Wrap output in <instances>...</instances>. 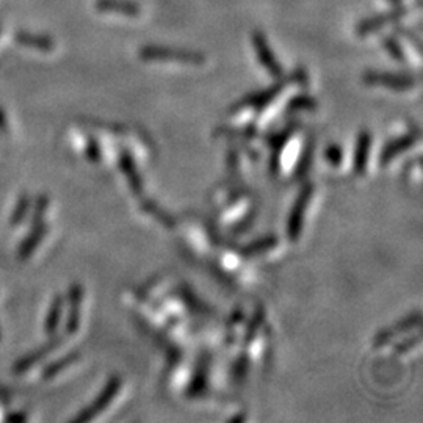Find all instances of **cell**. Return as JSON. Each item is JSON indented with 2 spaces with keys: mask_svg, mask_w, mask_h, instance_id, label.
<instances>
[{
  "mask_svg": "<svg viewBox=\"0 0 423 423\" xmlns=\"http://www.w3.org/2000/svg\"><path fill=\"white\" fill-rule=\"evenodd\" d=\"M140 57L145 62H175L182 65L198 66L206 62V57L199 52L171 49L165 46H145L140 50Z\"/></svg>",
  "mask_w": 423,
  "mask_h": 423,
  "instance_id": "obj_1",
  "label": "cell"
},
{
  "mask_svg": "<svg viewBox=\"0 0 423 423\" xmlns=\"http://www.w3.org/2000/svg\"><path fill=\"white\" fill-rule=\"evenodd\" d=\"M364 82L368 85L386 87L395 92H406L417 85V79L407 74H390V72H380V71H367L364 74Z\"/></svg>",
  "mask_w": 423,
  "mask_h": 423,
  "instance_id": "obj_2",
  "label": "cell"
},
{
  "mask_svg": "<svg viewBox=\"0 0 423 423\" xmlns=\"http://www.w3.org/2000/svg\"><path fill=\"white\" fill-rule=\"evenodd\" d=\"M119 386H121V381H119L118 376L110 378L109 383L105 384L104 390L101 392V395L97 397L94 402L87 407V410H83L77 415V417L74 419V422H89V420H93L97 414H101L105 410V407H107L113 402V398H115L116 394H118Z\"/></svg>",
  "mask_w": 423,
  "mask_h": 423,
  "instance_id": "obj_3",
  "label": "cell"
},
{
  "mask_svg": "<svg viewBox=\"0 0 423 423\" xmlns=\"http://www.w3.org/2000/svg\"><path fill=\"white\" fill-rule=\"evenodd\" d=\"M253 46H254L256 55H258L260 65L265 67L267 72L270 75H273V77H281L282 66L279 65L276 55L273 54V50H271L265 35L259 32V30H256V32L253 33Z\"/></svg>",
  "mask_w": 423,
  "mask_h": 423,
  "instance_id": "obj_4",
  "label": "cell"
},
{
  "mask_svg": "<svg viewBox=\"0 0 423 423\" xmlns=\"http://www.w3.org/2000/svg\"><path fill=\"white\" fill-rule=\"evenodd\" d=\"M405 14H406L405 6L395 5L394 10L381 13V14H375V16H370L364 21H361L356 26V33L359 36H367L372 32H378V30H381L383 27L392 24V22L400 21L405 16Z\"/></svg>",
  "mask_w": 423,
  "mask_h": 423,
  "instance_id": "obj_5",
  "label": "cell"
},
{
  "mask_svg": "<svg viewBox=\"0 0 423 423\" xmlns=\"http://www.w3.org/2000/svg\"><path fill=\"white\" fill-rule=\"evenodd\" d=\"M63 344V339L62 337H54V339H50V341L48 342V344H44L43 346H40V348L38 350H35V351H32V353H28V354H26L24 358H21L16 364H14V367H13V370L16 373H24V372H27L28 368H32L35 364H38V362L40 361H43L44 358L48 356L49 353H52L54 351L55 348H58L60 345Z\"/></svg>",
  "mask_w": 423,
  "mask_h": 423,
  "instance_id": "obj_6",
  "label": "cell"
},
{
  "mask_svg": "<svg viewBox=\"0 0 423 423\" xmlns=\"http://www.w3.org/2000/svg\"><path fill=\"white\" fill-rule=\"evenodd\" d=\"M314 187L312 184H307L303 190H301L300 198L297 199V204L292 210L290 220H289V236L292 240H297L300 237L301 232V226H303V216H304V209L309 202V198H311Z\"/></svg>",
  "mask_w": 423,
  "mask_h": 423,
  "instance_id": "obj_7",
  "label": "cell"
},
{
  "mask_svg": "<svg viewBox=\"0 0 423 423\" xmlns=\"http://www.w3.org/2000/svg\"><path fill=\"white\" fill-rule=\"evenodd\" d=\"M48 231H49V228L44 221L30 224V231L27 234V237L22 240L21 245H19V251H18L19 259H22V260L28 259L30 256H32L36 251V248L40 246L43 238L46 237Z\"/></svg>",
  "mask_w": 423,
  "mask_h": 423,
  "instance_id": "obj_8",
  "label": "cell"
},
{
  "mask_svg": "<svg viewBox=\"0 0 423 423\" xmlns=\"http://www.w3.org/2000/svg\"><path fill=\"white\" fill-rule=\"evenodd\" d=\"M82 287L79 284H72L70 293H67V301H70V311H67L66 331L74 334L79 329L80 324V304H82Z\"/></svg>",
  "mask_w": 423,
  "mask_h": 423,
  "instance_id": "obj_9",
  "label": "cell"
},
{
  "mask_svg": "<svg viewBox=\"0 0 423 423\" xmlns=\"http://www.w3.org/2000/svg\"><path fill=\"white\" fill-rule=\"evenodd\" d=\"M282 87H284V83H279V85L263 89V92H258L251 96H246L243 101H240L236 105V109H246V107L260 109V107H263V105H267L268 102L273 101L275 97L282 92Z\"/></svg>",
  "mask_w": 423,
  "mask_h": 423,
  "instance_id": "obj_10",
  "label": "cell"
},
{
  "mask_svg": "<svg viewBox=\"0 0 423 423\" xmlns=\"http://www.w3.org/2000/svg\"><path fill=\"white\" fill-rule=\"evenodd\" d=\"M97 6H99L101 11L123 14V16L129 18L140 16V6L129 2V0H99Z\"/></svg>",
  "mask_w": 423,
  "mask_h": 423,
  "instance_id": "obj_11",
  "label": "cell"
},
{
  "mask_svg": "<svg viewBox=\"0 0 423 423\" xmlns=\"http://www.w3.org/2000/svg\"><path fill=\"white\" fill-rule=\"evenodd\" d=\"M417 133H407L406 137H403V138H398V140H395V141H392L390 145H388L386 146V149L383 150V155H381V163L383 165H386V163H389L392 158H394L395 155H398V154H402L403 150H406V149H410L415 141H417Z\"/></svg>",
  "mask_w": 423,
  "mask_h": 423,
  "instance_id": "obj_12",
  "label": "cell"
},
{
  "mask_svg": "<svg viewBox=\"0 0 423 423\" xmlns=\"http://www.w3.org/2000/svg\"><path fill=\"white\" fill-rule=\"evenodd\" d=\"M63 304H65L63 297H60V295H57L54 301L50 303L46 320H44V331H46L48 334H54L57 331L60 320H62V315H63Z\"/></svg>",
  "mask_w": 423,
  "mask_h": 423,
  "instance_id": "obj_13",
  "label": "cell"
},
{
  "mask_svg": "<svg viewBox=\"0 0 423 423\" xmlns=\"http://www.w3.org/2000/svg\"><path fill=\"white\" fill-rule=\"evenodd\" d=\"M370 143H372V137H370V133L367 131L361 132L359 138H358V146H356V157H354V168H356L358 172H364V170H366Z\"/></svg>",
  "mask_w": 423,
  "mask_h": 423,
  "instance_id": "obj_14",
  "label": "cell"
},
{
  "mask_svg": "<svg viewBox=\"0 0 423 423\" xmlns=\"http://www.w3.org/2000/svg\"><path fill=\"white\" fill-rule=\"evenodd\" d=\"M79 356H80V353L74 351V353L66 354V356H63V358H60L58 361L50 362V364L46 368H44L43 378H44V380H52V378H55L60 372H63L65 368L72 366L74 362L79 359Z\"/></svg>",
  "mask_w": 423,
  "mask_h": 423,
  "instance_id": "obj_15",
  "label": "cell"
},
{
  "mask_svg": "<svg viewBox=\"0 0 423 423\" xmlns=\"http://www.w3.org/2000/svg\"><path fill=\"white\" fill-rule=\"evenodd\" d=\"M121 168L124 170L127 179H129V184H131V187H132V190H133V192H137V193H140V192H141L140 177H138V175H137V170H135L132 158L129 157V154H127V153L121 154Z\"/></svg>",
  "mask_w": 423,
  "mask_h": 423,
  "instance_id": "obj_16",
  "label": "cell"
},
{
  "mask_svg": "<svg viewBox=\"0 0 423 423\" xmlns=\"http://www.w3.org/2000/svg\"><path fill=\"white\" fill-rule=\"evenodd\" d=\"M419 323H420V314H415V315H411V317H407L406 320H403V322H400L397 326H395V329L394 331H389V332H381L380 334V337H378V341H376V344L380 345V344H384V342H388L389 339L395 334V332H403V331H410V329H412V328H415V326H419Z\"/></svg>",
  "mask_w": 423,
  "mask_h": 423,
  "instance_id": "obj_17",
  "label": "cell"
},
{
  "mask_svg": "<svg viewBox=\"0 0 423 423\" xmlns=\"http://www.w3.org/2000/svg\"><path fill=\"white\" fill-rule=\"evenodd\" d=\"M30 210V196L27 193H22L19 196V199L16 202V207H14L11 218H10V223L13 228H16L22 221H24V218L27 216Z\"/></svg>",
  "mask_w": 423,
  "mask_h": 423,
  "instance_id": "obj_18",
  "label": "cell"
},
{
  "mask_svg": "<svg viewBox=\"0 0 423 423\" xmlns=\"http://www.w3.org/2000/svg\"><path fill=\"white\" fill-rule=\"evenodd\" d=\"M48 207H49V198H48V196L46 194L38 196L36 201H35L33 215H32V221H30V224L44 221V215H46Z\"/></svg>",
  "mask_w": 423,
  "mask_h": 423,
  "instance_id": "obj_19",
  "label": "cell"
},
{
  "mask_svg": "<svg viewBox=\"0 0 423 423\" xmlns=\"http://www.w3.org/2000/svg\"><path fill=\"white\" fill-rule=\"evenodd\" d=\"M383 43H384V48H386V50L397 60V62L405 63V54L402 50V46H400V43L395 40L394 36H388Z\"/></svg>",
  "mask_w": 423,
  "mask_h": 423,
  "instance_id": "obj_20",
  "label": "cell"
},
{
  "mask_svg": "<svg viewBox=\"0 0 423 423\" xmlns=\"http://www.w3.org/2000/svg\"><path fill=\"white\" fill-rule=\"evenodd\" d=\"M275 243H276V240H275V238H271V237H268V238H262V240L254 241L253 245L246 246V249H243V253H245V254H256V253H260V251H263V249L271 248Z\"/></svg>",
  "mask_w": 423,
  "mask_h": 423,
  "instance_id": "obj_21",
  "label": "cell"
},
{
  "mask_svg": "<svg viewBox=\"0 0 423 423\" xmlns=\"http://www.w3.org/2000/svg\"><path fill=\"white\" fill-rule=\"evenodd\" d=\"M315 105L312 97L309 96H298L289 104V111H297L301 109H312Z\"/></svg>",
  "mask_w": 423,
  "mask_h": 423,
  "instance_id": "obj_22",
  "label": "cell"
},
{
  "mask_svg": "<svg viewBox=\"0 0 423 423\" xmlns=\"http://www.w3.org/2000/svg\"><path fill=\"white\" fill-rule=\"evenodd\" d=\"M326 158L332 166H339L342 163V149L339 146L331 145L326 149Z\"/></svg>",
  "mask_w": 423,
  "mask_h": 423,
  "instance_id": "obj_23",
  "label": "cell"
},
{
  "mask_svg": "<svg viewBox=\"0 0 423 423\" xmlns=\"http://www.w3.org/2000/svg\"><path fill=\"white\" fill-rule=\"evenodd\" d=\"M87 155H88V158L92 162H97L99 160V157H101V154H99V146H97V143L94 141V140H89V143H88V149H87Z\"/></svg>",
  "mask_w": 423,
  "mask_h": 423,
  "instance_id": "obj_24",
  "label": "cell"
},
{
  "mask_svg": "<svg viewBox=\"0 0 423 423\" xmlns=\"http://www.w3.org/2000/svg\"><path fill=\"white\" fill-rule=\"evenodd\" d=\"M6 422H26L27 420V417L24 414H13V415H9V417L5 419Z\"/></svg>",
  "mask_w": 423,
  "mask_h": 423,
  "instance_id": "obj_25",
  "label": "cell"
},
{
  "mask_svg": "<svg viewBox=\"0 0 423 423\" xmlns=\"http://www.w3.org/2000/svg\"><path fill=\"white\" fill-rule=\"evenodd\" d=\"M6 129H9V126H6V118H5V113L0 110V131L5 132Z\"/></svg>",
  "mask_w": 423,
  "mask_h": 423,
  "instance_id": "obj_26",
  "label": "cell"
},
{
  "mask_svg": "<svg viewBox=\"0 0 423 423\" xmlns=\"http://www.w3.org/2000/svg\"><path fill=\"white\" fill-rule=\"evenodd\" d=\"M389 2H390L392 5H400V4H402V0H389Z\"/></svg>",
  "mask_w": 423,
  "mask_h": 423,
  "instance_id": "obj_27",
  "label": "cell"
},
{
  "mask_svg": "<svg viewBox=\"0 0 423 423\" xmlns=\"http://www.w3.org/2000/svg\"><path fill=\"white\" fill-rule=\"evenodd\" d=\"M0 339H2V332H0Z\"/></svg>",
  "mask_w": 423,
  "mask_h": 423,
  "instance_id": "obj_28",
  "label": "cell"
}]
</instances>
